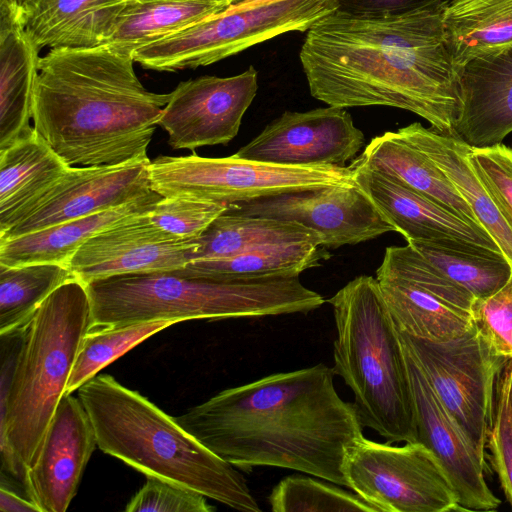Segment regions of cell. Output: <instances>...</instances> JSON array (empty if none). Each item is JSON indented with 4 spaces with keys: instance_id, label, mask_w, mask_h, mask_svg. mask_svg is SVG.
Listing matches in <instances>:
<instances>
[{
    "instance_id": "36",
    "label": "cell",
    "mask_w": 512,
    "mask_h": 512,
    "mask_svg": "<svg viewBox=\"0 0 512 512\" xmlns=\"http://www.w3.org/2000/svg\"><path fill=\"white\" fill-rule=\"evenodd\" d=\"M512 359L502 370L496 387L494 412L486 448L507 501L512 506Z\"/></svg>"
},
{
    "instance_id": "42",
    "label": "cell",
    "mask_w": 512,
    "mask_h": 512,
    "mask_svg": "<svg viewBox=\"0 0 512 512\" xmlns=\"http://www.w3.org/2000/svg\"><path fill=\"white\" fill-rule=\"evenodd\" d=\"M0 511L40 512L39 508L26 496H20L7 485H0Z\"/></svg>"
},
{
    "instance_id": "4",
    "label": "cell",
    "mask_w": 512,
    "mask_h": 512,
    "mask_svg": "<svg viewBox=\"0 0 512 512\" xmlns=\"http://www.w3.org/2000/svg\"><path fill=\"white\" fill-rule=\"evenodd\" d=\"M90 326L86 286L73 279L41 303L23 334L0 335L1 475L25 493L27 470L38 457Z\"/></svg>"
},
{
    "instance_id": "1",
    "label": "cell",
    "mask_w": 512,
    "mask_h": 512,
    "mask_svg": "<svg viewBox=\"0 0 512 512\" xmlns=\"http://www.w3.org/2000/svg\"><path fill=\"white\" fill-rule=\"evenodd\" d=\"M445 1L397 15L335 10L319 19L299 53L310 94L344 109L407 110L452 136L461 96L444 39Z\"/></svg>"
},
{
    "instance_id": "10",
    "label": "cell",
    "mask_w": 512,
    "mask_h": 512,
    "mask_svg": "<svg viewBox=\"0 0 512 512\" xmlns=\"http://www.w3.org/2000/svg\"><path fill=\"white\" fill-rule=\"evenodd\" d=\"M398 334L444 408L485 458L497 382L509 359L497 355L474 325L442 342Z\"/></svg>"
},
{
    "instance_id": "2",
    "label": "cell",
    "mask_w": 512,
    "mask_h": 512,
    "mask_svg": "<svg viewBox=\"0 0 512 512\" xmlns=\"http://www.w3.org/2000/svg\"><path fill=\"white\" fill-rule=\"evenodd\" d=\"M319 363L223 390L176 422L234 467H279L347 487L343 464L363 436L353 402Z\"/></svg>"
},
{
    "instance_id": "31",
    "label": "cell",
    "mask_w": 512,
    "mask_h": 512,
    "mask_svg": "<svg viewBox=\"0 0 512 512\" xmlns=\"http://www.w3.org/2000/svg\"><path fill=\"white\" fill-rule=\"evenodd\" d=\"M329 258L327 248L313 243L274 244L231 257L192 261L178 271L186 275L223 279L300 276Z\"/></svg>"
},
{
    "instance_id": "12",
    "label": "cell",
    "mask_w": 512,
    "mask_h": 512,
    "mask_svg": "<svg viewBox=\"0 0 512 512\" xmlns=\"http://www.w3.org/2000/svg\"><path fill=\"white\" fill-rule=\"evenodd\" d=\"M376 278L398 331L442 342L461 336L473 326L475 297L409 244L385 249Z\"/></svg>"
},
{
    "instance_id": "33",
    "label": "cell",
    "mask_w": 512,
    "mask_h": 512,
    "mask_svg": "<svg viewBox=\"0 0 512 512\" xmlns=\"http://www.w3.org/2000/svg\"><path fill=\"white\" fill-rule=\"evenodd\" d=\"M73 279L63 264H0V335L22 328L54 290Z\"/></svg>"
},
{
    "instance_id": "43",
    "label": "cell",
    "mask_w": 512,
    "mask_h": 512,
    "mask_svg": "<svg viewBox=\"0 0 512 512\" xmlns=\"http://www.w3.org/2000/svg\"><path fill=\"white\" fill-rule=\"evenodd\" d=\"M217 1H225V2H228L232 5H237V4H241V3H244V2H248L250 0H217Z\"/></svg>"
},
{
    "instance_id": "37",
    "label": "cell",
    "mask_w": 512,
    "mask_h": 512,
    "mask_svg": "<svg viewBox=\"0 0 512 512\" xmlns=\"http://www.w3.org/2000/svg\"><path fill=\"white\" fill-rule=\"evenodd\" d=\"M229 205L185 196L162 197L148 216L162 230L183 239L199 237Z\"/></svg>"
},
{
    "instance_id": "38",
    "label": "cell",
    "mask_w": 512,
    "mask_h": 512,
    "mask_svg": "<svg viewBox=\"0 0 512 512\" xmlns=\"http://www.w3.org/2000/svg\"><path fill=\"white\" fill-rule=\"evenodd\" d=\"M468 159L512 229V148L501 143L470 146Z\"/></svg>"
},
{
    "instance_id": "16",
    "label": "cell",
    "mask_w": 512,
    "mask_h": 512,
    "mask_svg": "<svg viewBox=\"0 0 512 512\" xmlns=\"http://www.w3.org/2000/svg\"><path fill=\"white\" fill-rule=\"evenodd\" d=\"M149 212L86 240L67 263L76 279L87 284L114 275L173 271L194 261L197 238L183 239L162 230L151 222Z\"/></svg>"
},
{
    "instance_id": "41",
    "label": "cell",
    "mask_w": 512,
    "mask_h": 512,
    "mask_svg": "<svg viewBox=\"0 0 512 512\" xmlns=\"http://www.w3.org/2000/svg\"><path fill=\"white\" fill-rule=\"evenodd\" d=\"M443 0H336L339 11L363 16L397 15Z\"/></svg>"
},
{
    "instance_id": "8",
    "label": "cell",
    "mask_w": 512,
    "mask_h": 512,
    "mask_svg": "<svg viewBox=\"0 0 512 512\" xmlns=\"http://www.w3.org/2000/svg\"><path fill=\"white\" fill-rule=\"evenodd\" d=\"M336 0H250L137 49L145 69L176 72L214 64L281 34L307 31Z\"/></svg>"
},
{
    "instance_id": "30",
    "label": "cell",
    "mask_w": 512,
    "mask_h": 512,
    "mask_svg": "<svg viewBox=\"0 0 512 512\" xmlns=\"http://www.w3.org/2000/svg\"><path fill=\"white\" fill-rule=\"evenodd\" d=\"M407 243L475 299L493 294L512 276V266L502 252L478 243L455 239Z\"/></svg>"
},
{
    "instance_id": "20",
    "label": "cell",
    "mask_w": 512,
    "mask_h": 512,
    "mask_svg": "<svg viewBox=\"0 0 512 512\" xmlns=\"http://www.w3.org/2000/svg\"><path fill=\"white\" fill-rule=\"evenodd\" d=\"M130 0H0V26L20 28L40 51L104 43Z\"/></svg>"
},
{
    "instance_id": "39",
    "label": "cell",
    "mask_w": 512,
    "mask_h": 512,
    "mask_svg": "<svg viewBox=\"0 0 512 512\" xmlns=\"http://www.w3.org/2000/svg\"><path fill=\"white\" fill-rule=\"evenodd\" d=\"M473 325L499 356L512 359V276L493 294L475 299Z\"/></svg>"
},
{
    "instance_id": "25",
    "label": "cell",
    "mask_w": 512,
    "mask_h": 512,
    "mask_svg": "<svg viewBox=\"0 0 512 512\" xmlns=\"http://www.w3.org/2000/svg\"><path fill=\"white\" fill-rule=\"evenodd\" d=\"M350 166L365 167L392 176L482 229L469 205L443 171L398 131L374 137Z\"/></svg>"
},
{
    "instance_id": "44",
    "label": "cell",
    "mask_w": 512,
    "mask_h": 512,
    "mask_svg": "<svg viewBox=\"0 0 512 512\" xmlns=\"http://www.w3.org/2000/svg\"><path fill=\"white\" fill-rule=\"evenodd\" d=\"M511 400H512V376H511Z\"/></svg>"
},
{
    "instance_id": "13",
    "label": "cell",
    "mask_w": 512,
    "mask_h": 512,
    "mask_svg": "<svg viewBox=\"0 0 512 512\" xmlns=\"http://www.w3.org/2000/svg\"><path fill=\"white\" fill-rule=\"evenodd\" d=\"M227 211L298 223L325 248L355 245L394 231L357 184L288 192L229 205Z\"/></svg>"
},
{
    "instance_id": "29",
    "label": "cell",
    "mask_w": 512,
    "mask_h": 512,
    "mask_svg": "<svg viewBox=\"0 0 512 512\" xmlns=\"http://www.w3.org/2000/svg\"><path fill=\"white\" fill-rule=\"evenodd\" d=\"M231 6L217 0H130L104 44L133 55L137 49Z\"/></svg>"
},
{
    "instance_id": "15",
    "label": "cell",
    "mask_w": 512,
    "mask_h": 512,
    "mask_svg": "<svg viewBox=\"0 0 512 512\" xmlns=\"http://www.w3.org/2000/svg\"><path fill=\"white\" fill-rule=\"evenodd\" d=\"M149 163V158L144 157L118 165L69 167L15 225L0 235V240L99 213L150 194L154 190Z\"/></svg>"
},
{
    "instance_id": "5",
    "label": "cell",
    "mask_w": 512,
    "mask_h": 512,
    "mask_svg": "<svg viewBox=\"0 0 512 512\" xmlns=\"http://www.w3.org/2000/svg\"><path fill=\"white\" fill-rule=\"evenodd\" d=\"M77 397L102 452L146 476L190 488L238 511L261 510L236 467L139 392L102 374L79 387Z\"/></svg>"
},
{
    "instance_id": "27",
    "label": "cell",
    "mask_w": 512,
    "mask_h": 512,
    "mask_svg": "<svg viewBox=\"0 0 512 512\" xmlns=\"http://www.w3.org/2000/svg\"><path fill=\"white\" fill-rule=\"evenodd\" d=\"M40 51L18 27L0 26V151L34 132V90Z\"/></svg>"
},
{
    "instance_id": "22",
    "label": "cell",
    "mask_w": 512,
    "mask_h": 512,
    "mask_svg": "<svg viewBox=\"0 0 512 512\" xmlns=\"http://www.w3.org/2000/svg\"><path fill=\"white\" fill-rule=\"evenodd\" d=\"M459 84L461 109L452 136L472 147L501 143L512 132V48L468 62Z\"/></svg>"
},
{
    "instance_id": "11",
    "label": "cell",
    "mask_w": 512,
    "mask_h": 512,
    "mask_svg": "<svg viewBox=\"0 0 512 512\" xmlns=\"http://www.w3.org/2000/svg\"><path fill=\"white\" fill-rule=\"evenodd\" d=\"M343 473L377 512L462 511L442 465L424 444L379 443L364 435L348 450Z\"/></svg>"
},
{
    "instance_id": "19",
    "label": "cell",
    "mask_w": 512,
    "mask_h": 512,
    "mask_svg": "<svg viewBox=\"0 0 512 512\" xmlns=\"http://www.w3.org/2000/svg\"><path fill=\"white\" fill-rule=\"evenodd\" d=\"M96 447V433L86 409L78 397L65 394L26 474V495L40 512L68 509Z\"/></svg>"
},
{
    "instance_id": "21",
    "label": "cell",
    "mask_w": 512,
    "mask_h": 512,
    "mask_svg": "<svg viewBox=\"0 0 512 512\" xmlns=\"http://www.w3.org/2000/svg\"><path fill=\"white\" fill-rule=\"evenodd\" d=\"M357 186L406 241L455 239L500 251L488 233L387 174L349 166Z\"/></svg>"
},
{
    "instance_id": "35",
    "label": "cell",
    "mask_w": 512,
    "mask_h": 512,
    "mask_svg": "<svg viewBox=\"0 0 512 512\" xmlns=\"http://www.w3.org/2000/svg\"><path fill=\"white\" fill-rule=\"evenodd\" d=\"M325 481V480H324ZM299 474L284 477L268 496L274 512H377L356 493Z\"/></svg>"
},
{
    "instance_id": "9",
    "label": "cell",
    "mask_w": 512,
    "mask_h": 512,
    "mask_svg": "<svg viewBox=\"0 0 512 512\" xmlns=\"http://www.w3.org/2000/svg\"><path fill=\"white\" fill-rule=\"evenodd\" d=\"M152 190L225 203L248 202L288 192L353 185L349 166L282 165L227 157L158 156L148 165Z\"/></svg>"
},
{
    "instance_id": "23",
    "label": "cell",
    "mask_w": 512,
    "mask_h": 512,
    "mask_svg": "<svg viewBox=\"0 0 512 512\" xmlns=\"http://www.w3.org/2000/svg\"><path fill=\"white\" fill-rule=\"evenodd\" d=\"M443 171L512 266V229L468 159L469 145L414 122L397 130Z\"/></svg>"
},
{
    "instance_id": "6",
    "label": "cell",
    "mask_w": 512,
    "mask_h": 512,
    "mask_svg": "<svg viewBox=\"0 0 512 512\" xmlns=\"http://www.w3.org/2000/svg\"><path fill=\"white\" fill-rule=\"evenodd\" d=\"M85 286L90 330L161 320L306 314L325 302L299 276L223 279L173 270L114 275Z\"/></svg>"
},
{
    "instance_id": "28",
    "label": "cell",
    "mask_w": 512,
    "mask_h": 512,
    "mask_svg": "<svg viewBox=\"0 0 512 512\" xmlns=\"http://www.w3.org/2000/svg\"><path fill=\"white\" fill-rule=\"evenodd\" d=\"M442 24L458 73L475 58L512 48V0H446Z\"/></svg>"
},
{
    "instance_id": "24",
    "label": "cell",
    "mask_w": 512,
    "mask_h": 512,
    "mask_svg": "<svg viewBox=\"0 0 512 512\" xmlns=\"http://www.w3.org/2000/svg\"><path fill=\"white\" fill-rule=\"evenodd\" d=\"M161 198L153 191L115 208L0 240V264L57 263L67 266L78 248L90 237L132 216L151 211Z\"/></svg>"
},
{
    "instance_id": "32",
    "label": "cell",
    "mask_w": 512,
    "mask_h": 512,
    "mask_svg": "<svg viewBox=\"0 0 512 512\" xmlns=\"http://www.w3.org/2000/svg\"><path fill=\"white\" fill-rule=\"evenodd\" d=\"M197 240L194 261L231 257L274 244L309 242L321 246L318 234L298 223L230 211L218 216Z\"/></svg>"
},
{
    "instance_id": "34",
    "label": "cell",
    "mask_w": 512,
    "mask_h": 512,
    "mask_svg": "<svg viewBox=\"0 0 512 512\" xmlns=\"http://www.w3.org/2000/svg\"><path fill=\"white\" fill-rule=\"evenodd\" d=\"M176 323L171 320H161L89 330L81 343L65 394L77 391L79 387L94 378L101 369L133 347Z\"/></svg>"
},
{
    "instance_id": "40",
    "label": "cell",
    "mask_w": 512,
    "mask_h": 512,
    "mask_svg": "<svg viewBox=\"0 0 512 512\" xmlns=\"http://www.w3.org/2000/svg\"><path fill=\"white\" fill-rule=\"evenodd\" d=\"M201 493L190 488L147 476L145 484L131 498L125 507L126 512H212Z\"/></svg>"
},
{
    "instance_id": "17",
    "label": "cell",
    "mask_w": 512,
    "mask_h": 512,
    "mask_svg": "<svg viewBox=\"0 0 512 512\" xmlns=\"http://www.w3.org/2000/svg\"><path fill=\"white\" fill-rule=\"evenodd\" d=\"M364 133L344 108L285 111L241 147L238 157L282 165L345 164L356 158Z\"/></svg>"
},
{
    "instance_id": "7",
    "label": "cell",
    "mask_w": 512,
    "mask_h": 512,
    "mask_svg": "<svg viewBox=\"0 0 512 512\" xmlns=\"http://www.w3.org/2000/svg\"><path fill=\"white\" fill-rule=\"evenodd\" d=\"M327 302L336 327L332 370L352 391L362 425L389 443L416 442L405 352L377 278L357 276Z\"/></svg>"
},
{
    "instance_id": "26",
    "label": "cell",
    "mask_w": 512,
    "mask_h": 512,
    "mask_svg": "<svg viewBox=\"0 0 512 512\" xmlns=\"http://www.w3.org/2000/svg\"><path fill=\"white\" fill-rule=\"evenodd\" d=\"M69 167L35 129L0 151V235L15 225Z\"/></svg>"
},
{
    "instance_id": "3",
    "label": "cell",
    "mask_w": 512,
    "mask_h": 512,
    "mask_svg": "<svg viewBox=\"0 0 512 512\" xmlns=\"http://www.w3.org/2000/svg\"><path fill=\"white\" fill-rule=\"evenodd\" d=\"M134 63L131 53L104 43L54 48L40 57L33 127L68 166L147 157L170 93L147 90Z\"/></svg>"
},
{
    "instance_id": "18",
    "label": "cell",
    "mask_w": 512,
    "mask_h": 512,
    "mask_svg": "<svg viewBox=\"0 0 512 512\" xmlns=\"http://www.w3.org/2000/svg\"><path fill=\"white\" fill-rule=\"evenodd\" d=\"M403 348L415 404L417 442L430 449L442 465L462 511L497 510L501 500L486 483L485 458L474 449L436 396L418 363Z\"/></svg>"
},
{
    "instance_id": "14",
    "label": "cell",
    "mask_w": 512,
    "mask_h": 512,
    "mask_svg": "<svg viewBox=\"0 0 512 512\" xmlns=\"http://www.w3.org/2000/svg\"><path fill=\"white\" fill-rule=\"evenodd\" d=\"M258 90L253 66L229 76H201L180 82L159 118L176 150L226 145L240 129L245 112Z\"/></svg>"
}]
</instances>
